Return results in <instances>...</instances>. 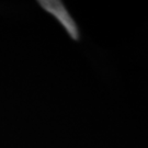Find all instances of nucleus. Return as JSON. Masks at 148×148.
<instances>
[{
  "instance_id": "1",
  "label": "nucleus",
  "mask_w": 148,
  "mask_h": 148,
  "mask_svg": "<svg viewBox=\"0 0 148 148\" xmlns=\"http://www.w3.org/2000/svg\"><path fill=\"white\" fill-rule=\"evenodd\" d=\"M38 3L42 5L46 11H48L51 14H53L57 20H58L63 27L66 29V31L68 32V34L73 37L74 40H78L79 33L78 29L73 18L69 16L68 11L66 10V8L60 1L57 0H41L38 1Z\"/></svg>"
}]
</instances>
